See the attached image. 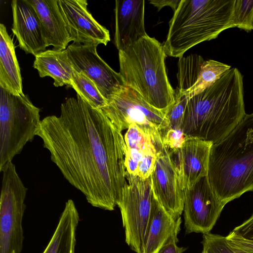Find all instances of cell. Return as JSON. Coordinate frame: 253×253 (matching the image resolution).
<instances>
[{"mask_svg": "<svg viewBox=\"0 0 253 253\" xmlns=\"http://www.w3.org/2000/svg\"><path fill=\"white\" fill-rule=\"evenodd\" d=\"M36 135L65 178L94 207L113 211L126 182V145L100 109L79 95L62 103L59 116L41 120Z\"/></svg>", "mask_w": 253, "mask_h": 253, "instance_id": "cell-1", "label": "cell"}, {"mask_svg": "<svg viewBox=\"0 0 253 253\" xmlns=\"http://www.w3.org/2000/svg\"><path fill=\"white\" fill-rule=\"evenodd\" d=\"M245 115L243 76L237 68H232L189 99L182 130L186 138L213 145L225 138Z\"/></svg>", "mask_w": 253, "mask_h": 253, "instance_id": "cell-2", "label": "cell"}, {"mask_svg": "<svg viewBox=\"0 0 253 253\" xmlns=\"http://www.w3.org/2000/svg\"><path fill=\"white\" fill-rule=\"evenodd\" d=\"M219 199L225 205L253 190V112L211 148L207 175Z\"/></svg>", "mask_w": 253, "mask_h": 253, "instance_id": "cell-3", "label": "cell"}, {"mask_svg": "<svg viewBox=\"0 0 253 253\" xmlns=\"http://www.w3.org/2000/svg\"><path fill=\"white\" fill-rule=\"evenodd\" d=\"M235 3V0H181L163 44L167 55L181 58L194 46L234 28Z\"/></svg>", "mask_w": 253, "mask_h": 253, "instance_id": "cell-4", "label": "cell"}, {"mask_svg": "<svg viewBox=\"0 0 253 253\" xmlns=\"http://www.w3.org/2000/svg\"><path fill=\"white\" fill-rule=\"evenodd\" d=\"M166 56L163 45L148 35L119 51V73L125 85L166 114L175 96L166 72Z\"/></svg>", "mask_w": 253, "mask_h": 253, "instance_id": "cell-5", "label": "cell"}, {"mask_svg": "<svg viewBox=\"0 0 253 253\" xmlns=\"http://www.w3.org/2000/svg\"><path fill=\"white\" fill-rule=\"evenodd\" d=\"M0 169L34 139L40 125V109L28 95L0 87Z\"/></svg>", "mask_w": 253, "mask_h": 253, "instance_id": "cell-6", "label": "cell"}, {"mask_svg": "<svg viewBox=\"0 0 253 253\" xmlns=\"http://www.w3.org/2000/svg\"><path fill=\"white\" fill-rule=\"evenodd\" d=\"M101 109L121 131L136 124L151 136L158 152L165 148L162 134L168 126L166 114L150 105L134 89L124 86Z\"/></svg>", "mask_w": 253, "mask_h": 253, "instance_id": "cell-7", "label": "cell"}, {"mask_svg": "<svg viewBox=\"0 0 253 253\" xmlns=\"http://www.w3.org/2000/svg\"><path fill=\"white\" fill-rule=\"evenodd\" d=\"M0 171V253H21L24 240L22 223L28 188L12 162L5 164Z\"/></svg>", "mask_w": 253, "mask_h": 253, "instance_id": "cell-8", "label": "cell"}, {"mask_svg": "<svg viewBox=\"0 0 253 253\" xmlns=\"http://www.w3.org/2000/svg\"><path fill=\"white\" fill-rule=\"evenodd\" d=\"M152 195L151 176L143 179L127 172L126 182L117 206L121 213L126 242L136 253L142 252Z\"/></svg>", "mask_w": 253, "mask_h": 253, "instance_id": "cell-9", "label": "cell"}, {"mask_svg": "<svg viewBox=\"0 0 253 253\" xmlns=\"http://www.w3.org/2000/svg\"><path fill=\"white\" fill-rule=\"evenodd\" d=\"M225 205L216 196L207 176L184 189V218L187 234L210 232Z\"/></svg>", "mask_w": 253, "mask_h": 253, "instance_id": "cell-10", "label": "cell"}, {"mask_svg": "<svg viewBox=\"0 0 253 253\" xmlns=\"http://www.w3.org/2000/svg\"><path fill=\"white\" fill-rule=\"evenodd\" d=\"M96 47L73 43L66 50L73 68L89 78L108 101L125 85L120 73L99 56Z\"/></svg>", "mask_w": 253, "mask_h": 253, "instance_id": "cell-11", "label": "cell"}, {"mask_svg": "<svg viewBox=\"0 0 253 253\" xmlns=\"http://www.w3.org/2000/svg\"><path fill=\"white\" fill-rule=\"evenodd\" d=\"M71 42L84 45H106L109 31L100 24L87 9L86 0H58Z\"/></svg>", "mask_w": 253, "mask_h": 253, "instance_id": "cell-12", "label": "cell"}, {"mask_svg": "<svg viewBox=\"0 0 253 253\" xmlns=\"http://www.w3.org/2000/svg\"><path fill=\"white\" fill-rule=\"evenodd\" d=\"M151 179L152 192L158 202L174 219L180 218L184 209V190L166 147L157 153Z\"/></svg>", "mask_w": 253, "mask_h": 253, "instance_id": "cell-13", "label": "cell"}, {"mask_svg": "<svg viewBox=\"0 0 253 253\" xmlns=\"http://www.w3.org/2000/svg\"><path fill=\"white\" fill-rule=\"evenodd\" d=\"M212 145L200 139L186 138L181 148L169 152L183 190L191 188L199 179L208 175Z\"/></svg>", "mask_w": 253, "mask_h": 253, "instance_id": "cell-14", "label": "cell"}, {"mask_svg": "<svg viewBox=\"0 0 253 253\" xmlns=\"http://www.w3.org/2000/svg\"><path fill=\"white\" fill-rule=\"evenodd\" d=\"M11 7V30L20 48L26 53L34 56L45 51L48 45L41 21L34 7L27 0H13Z\"/></svg>", "mask_w": 253, "mask_h": 253, "instance_id": "cell-15", "label": "cell"}, {"mask_svg": "<svg viewBox=\"0 0 253 253\" xmlns=\"http://www.w3.org/2000/svg\"><path fill=\"white\" fill-rule=\"evenodd\" d=\"M124 139L127 172L143 179L148 178L153 171L158 153L152 138L137 125L132 124L127 129Z\"/></svg>", "mask_w": 253, "mask_h": 253, "instance_id": "cell-16", "label": "cell"}, {"mask_svg": "<svg viewBox=\"0 0 253 253\" xmlns=\"http://www.w3.org/2000/svg\"><path fill=\"white\" fill-rule=\"evenodd\" d=\"M144 0L115 1L114 44L119 51L147 35L144 26Z\"/></svg>", "mask_w": 253, "mask_h": 253, "instance_id": "cell-17", "label": "cell"}, {"mask_svg": "<svg viewBox=\"0 0 253 253\" xmlns=\"http://www.w3.org/2000/svg\"><path fill=\"white\" fill-rule=\"evenodd\" d=\"M181 222V217L175 219L169 215L153 194L151 214L141 253H157L170 236L178 235Z\"/></svg>", "mask_w": 253, "mask_h": 253, "instance_id": "cell-18", "label": "cell"}, {"mask_svg": "<svg viewBox=\"0 0 253 253\" xmlns=\"http://www.w3.org/2000/svg\"><path fill=\"white\" fill-rule=\"evenodd\" d=\"M37 12L48 46L62 51L71 42L64 21L59 10L58 0H27Z\"/></svg>", "mask_w": 253, "mask_h": 253, "instance_id": "cell-19", "label": "cell"}, {"mask_svg": "<svg viewBox=\"0 0 253 253\" xmlns=\"http://www.w3.org/2000/svg\"><path fill=\"white\" fill-rule=\"evenodd\" d=\"M0 87L14 95L24 94L13 40L3 24H0Z\"/></svg>", "mask_w": 253, "mask_h": 253, "instance_id": "cell-20", "label": "cell"}, {"mask_svg": "<svg viewBox=\"0 0 253 253\" xmlns=\"http://www.w3.org/2000/svg\"><path fill=\"white\" fill-rule=\"evenodd\" d=\"M79 214L74 201L65 203L57 227L42 253H75Z\"/></svg>", "mask_w": 253, "mask_h": 253, "instance_id": "cell-21", "label": "cell"}, {"mask_svg": "<svg viewBox=\"0 0 253 253\" xmlns=\"http://www.w3.org/2000/svg\"><path fill=\"white\" fill-rule=\"evenodd\" d=\"M35 56L33 67L38 70L40 77L52 78L56 87L71 86L73 68L66 49H48Z\"/></svg>", "mask_w": 253, "mask_h": 253, "instance_id": "cell-22", "label": "cell"}, {"mask_svg": "<svg viewBox=\"0 0 253 253\" xmlns=\"http://www.w3.org/2000/svg\"><path fill=\"white\" fill-rule=\"evenodd\" d=\"M231 69V66L214 60L205 61L202 65L195 84L184 94L189 99L212 85Z\"/></svg>", "mask_w": 253, "mask_h": 253, "instance_id": "cell-23", "label": "cell"}, {"mask_svg": "<svg viewBox=\"0 0 253 253\" xmlns=\"http://www.w3.org/2000/svg\"><path fill=\"white\" fill-rule=\"evenodd\" d=\"M70 86L93 108L101 109L107 105V100L95 83L83 72H79L73 69Z\"/></svg>", "mask_w": 253, "mask_h": 253, "instance_id": "cell-24", "label": "cell"}, {"mask_svg": "<svg viewBox=\"0 0 253 253\" xmlns=\"http://www.w3.org/2000/svg\"><path fill=\"white\" fill-rule=\"evenodd\" d=\"M204 61L203 58L198 54H191L179 58L177 73L178 86L175 90L176 91L184 94L195 84Z\"/></svg>", "mask_w": 253, "mask_h": 253, "instance_id": "cell-25", "label": "cell"}, {"mask_svg": "<svg viewBox=\"0 0 253 253\" xmlns=\"http://www.w3.org/2000/svg\"><path fill=\"white\" fill-rule=\"evenodd\" d=\"M233 27L247 32L253 30V0H235Z\"/></svg>", "mask_w": 253, "mask_h": 253, "instance_id": "cell-26", "label": "cell"}, {"mask_svg": "<svg viewBox=\"0 0 253 253\" xmlns=\"http://www.w3.org/2000/svg\"><path fill=\"white\" fill-rule=\"evenodd\" d=\"M202 244L207 253H249L232 246L225 237L210 232L203 234Z\"/></svg>", "mask_w": 253, "mask_h": 253, "instance_id": "cell-27", "label": "cell"}, {"mask_svg": "<svg viewBox=\"0 0 253 253\" xmlns=\"http://www.w3.org/2000/svg\"><path fill=\"white\" fill-rule=\"evenodd\" d=\"M188 100L189 99L185 94H181L175 90L174 102L166 113L169 123L166 130L169 129L182 130L185 112Z\"/></svg>", "mask_w": 253, "mask_h": 253, "instance_id": "cell-28", "label": "cell"}, {"mask_svg": "<svg viewBox=\"0 0 253 253\" xmlns=\"http://www.w3.org/2000/svg\"><path fill=\"white\" fill-rule=\"evenodd\" d=\"M164 146L170 153L175 152L182 147L186 140L183 131L180 129H169L162 134Z\"/></svg>", "mask_w": 253, "mask_h": 253, "instance_id": "cell-29", "label": "cell"}, {"mask_svg": "<svg viewBox=\"0 0 253 253\" xmlns=\"http://www.w3.org/2000/svg\"><path fill=\"white\" fill-rule=\"evenodd\" d=\"M225 237L232 246L249 253H253V240L244 238L233 231Z\"/></svg>", "mask_w": 253, "mask_h": 253, "instance_id": "cell-30", "label": "cell"}, {"mask_svg": "<svg viewBox=\"0 0 253 253\" xmlns=\"http://www.w3.org/2000/svg\"><path fill=\"white\" fill-rule=\"evenodd\" d=\"M178 241L177 234L171 235L157 253H183L187 248L178 247L177 245Z\"/></svg>", "mask_w": 253, "mask_h": 253, "instance_id": "cell-31", "label": "cell"}, {"mask_svg": "<svg viewBox=\"0 0 253 253\" xmlns=\"http://www.w3.org/2000/svg\"><path fill=\"white\" fill-rule=\"evenodd\" d=\"M181 0H151L149 3L160 10L166 6H170L174 12L179 5Z\"/></svg>", "mask_w": 253, "mask_h": 253, "instance_id": "cell-32", "label": "cell"}, {"mask_svg": "<svg viewBox=\"0 0 253 253\" xmlns=\"http://www.w3.org/2000/svg\"><path fill=\"white\" fill-rule=\"evenodd\" d=\"M202 253H207V252L204 250H203Z\"/></svg>", "mask_w": 253, "mask_h": 253, "instance_id": "cell-33", "label": "cell"}]
</instances>
